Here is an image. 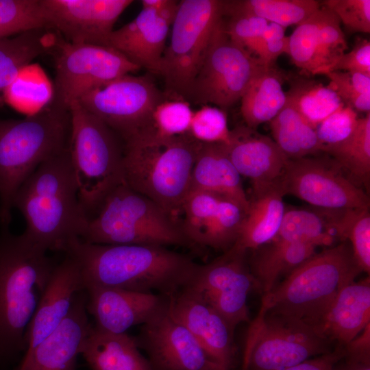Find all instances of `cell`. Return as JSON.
<instances>
[{
	"label": "cell",
	"instance_id": "cell-5",
	"mask_svg": "<svg viewBox=\"0 0 370 370\" xmlns=\"http://www.w3.org/2000/svg\"><path fill=\"white\" fill-rule=\"evenodd\" d=\"M123 144L125 184L179 222L201 143L188 134L164 138L148 132Z\"/></svg>",
	"mask_w": 370,
	"mask_h": 370
},
{
	"label": "cell",
	"instance_id": "cell-10",
	"mask_svg": "<svg viewBox=\"0 0 370 370\" xmlns=\"http://www.w3.org/2000/svg\"><path fill=\"white\" fill-rule=\"evenodd\" d=\"M333 349L332 344L306 323L259 312L247 333L243 368L284 370Z\"/></svg>",
	"mask_w": 370,
	"mask_h": 370
},
{
	"label": "cell",
	"instance_id": "cell-38",
	"mask_svg": "<svg viewBox=\"0 0 370 370\" xmlns=\"http://www.w3.org/2000/svg\"><path fill=\"white\" fill-rule=\"evenodd\" d=\"M323 15V8L321 5L288 36L287 54L297 67L311 75H314L316 70L318 36Z\"/></svg>",
	"mask_w": 370,
	"mask_h": 370
},
{
	"label": "cell",
	"instance_id": "cell-27",
	"mask_svg": "<svg viewBox=\"0 0 370 370\" xmlns=\"http://www.w3.org/2000/svg\"><path fill=\"white\" fill-rule=\"evenodd\" d=\"M277 183L253 189L238 238L232 247L242 251L256 250L275 236L286 209Z\"/></svg>",
	"mask_w": 370,
	"mask_h": 370
},
{
	"label": "cell",
	"instance_id": "cell-26",
	"mask_svg": "<svg viewBox=\"0 0 370 370\" xmlns=\"http://www.w3.org/2000/svg\"><path fill=\"white\" fill-rule=\"evenodd\" d=\"M193 190L220 195L238 204L245 212L249 209L241 175L223 144L201 143L191 174L190 190Z\"/></svg>",
	"mask_w": 370,
	"mask_h": 370
},
{
	"label": "cell",
	"instance_id": "cell-44",
	"mask_svg": "<svg viewBox=\"0 0 370 370\" xmlns=\"http://www.w3.org/2000/svg\"><path fill=\"white\" fill-rule=\"evenodd\" d=\"M229 16L227 23H223L230 38L257 58L262 36L269 22L247 14H235Z\"/></svg>",
	"mask_w": 370,
	"mask_h": 370
},
{
	"label": "cell",
	"instance_id": "cell-31",
	"mask_svg": "<svg viewBox=\"0 0 370 370\" xmlns=\"http://www.w3.org/2000/svg\"><path fill=\"white\" fill-rule=\"evenodd\" d=\"M273 140L288 160L299 159L322 151L315 130L299 114L291 102H286L270 121Z\"/></svg>",
	"mask_w": 370,
	"mask_h": 370
},
{
	"label": "cell",
	"instance_id": "cell-16",
	"mask_svg": "<svg viewBox=\"0 0 370 370\" xmlns=\"http://www.w3.org/2000/svg\"><path fill=\"white\" fill-rule=\"evenodd\" d=\"M151 370H221L189 330L170 313L166 304L142 325L136 337Z\"/></svg>",
	"mask_w": 370,
	"mask_h": 370
},
{
	"label": "cell",
	"instance_id": "cell-24",
	"mask_svg": "<svg viewBox=\"0 0 370 370\" xmlns=\"http://www.w3.org/2000/svg\"><path fill=\"white\" fill-rule=\"evenodd\" d=\"M370 324V280L345 286L314 329L335 346L345 347Z\"/></svg>",
	"mask_w": 370,
	"mask_h": 370
},
{
	"label": "cell",
	"instance_id": "cell-37",
	"mask_svg": "<svg viewBox=\"0 0 370 370\" xmlns=\"http://www.w3.org/2000/svg\"><path fill=\"white\" fill-rule=\"evenodd\" d=\"M49 29L40 0H0V39Z\"/></svg>",
	"mask_w": 370,
	"mask_h": 370
},
{
	"label": "cell",
	"instance_id": "cell-32",
	"mask_svg": "<svg viewBox=\"0 0 370 370\" xmlns=\"http://www.w3.org/2000/svg\"><path fill=\"white\" fill-rule=\"evenodd\" d=\"M46 29H34L0 39V106L7 88L21 72L45 53Z\"/></svg>",
	"mask_w": 370,
	"mask_h": 370
},
{
	"label": "cell",
	"instance_id": "cell-7",
	"mask_svg": "<svg viewBox=\"0 0 370 370\" xmlns=\"http://www.w3.org/2000/svg\"><path fill=\"white\" fill-rule=\"evenodd\" d=\"M79 239L101 245L192 246L179 222L125 183L114 188L88 219Z\"/></svg>",
	"mask_w": 370,
	"mask_h": 370
},
{
	"label": "cell",
	"instance_id": "cell-11",
	"mask_svg": "<svg viewBox=\"0 0 370 370\" xmlns=\"http://www.w3.org/2000/svg\"><path fill=\"white\" fill-rule=\"evenodd\" d=\"M223 23V20L213 35L186 97L188 101L229 108L241 99L264 66L230 38Z\"/></svg>",
	"mask_w": 370,
	"mask_h": 370
},
{
	"label": "cell",
	"instance_id": "cell-19",
	"mask_svg": "<svg viewBox=\"0 0 370 370\" xmlns=\"http://www.w3.org/2000/svg\"><path fill=\"white\" fill-rule=\"evenodd\" d=\"M85 288L79 264L65 254L62 261L53 269L27 328L25 352L35 347L62 323L69 314L77 295Z\"/></svg>",
	"mask_w": 370,
	"mask_h": 370
},
{
	"label": "cell",
	"instance_id": "cell-9",
	"mask_svg": "<svg viewBox=\"0 0 370 370\" xmlns=\"http://www.w3.org/2000/svg\"><path fill=\"white\" fill-rule=\"evenodd\" d=\"M224 1L182 0L172 23L159 75L167 92L186 99L217 27Z\"/></svg>",
	"mask_w": 370,
	"mask_h": 370
},
{
	"label": "cell",
	"instance_id": "cell-34",
	"mask_svg": "<svg viewBox=\"0 0 370 370\" xmlns=\"http://www.w3.org/2000/svg\"><path fill=\"white\" fill-rule=\"evenodd\" d=\"M286 98L302 118L314 129L343 104L330 86L312 79H293Z\"/></svg>",
	"mask_w": 370,
	"mask_h": 370
},
{
	"label": "cell",
	"instance_id": "cell-48",
	"mask_svg": "<svg viewBox=\"0 0 370 370\" xmlns=\"http://www.w3.org/2000/svg\"><path fill=\"white\" fill-rule=\"evenodd\" d=\"M285 27L269 22L262 36L257 59L264 66H274L278 56L288 53V36H285Z\"/></svg>",
	"mask_w": 370,
	"mask_h": 370
},
{
	"label": "cell",
	"instance_id": "cell-3",
	"mask_svg": "<svg viewBox=\"0 0 370 370\" xmlns=\"http://www.w3.org/2000/svg\"><path fill=\"white\" fill-rule=\"evenodd\" d=\"M56 264L23 234L0 232V365L26 351L25 335Z\"/></svg>",
	"mask_w": 370,
	"mask_h": 370
},
{
	"label": "cell",
	"instance_id": "cell-13",
	"mask_svg": "<svg viewBox=\"0 0 370 370\" xmlns=\"http://www.w3.org/2000/svg\"><path fill=\"white\" fill-rule=\"evenodd\" d=\"M55 57L54 97L70 110L83 96L113 79L140 69L116 49L63 40Z\"/></svg>",
	"mask_w": 370,
	"mask_h": 370
},
{
	"label": "cell",
	"instance_id": "cell-29",
	"mask_svg": "<svg viewBox=\"0 0 370 370\" xmlns=\"http://www.w3.org/2000/svg\"><path fill=\"white\" fill-rule=\"evenodd\" d=\"M316 248L304 243L273 241L256 251L249 266L258 291L262 295L271 291L280 277L312 256Z\"/></svg>",
	"mask_w": 370,
	"mask_h": 370
},
{
	"label": "cell",
	"instance_id": "cell-54",
	"mask_svg": "<svg viewBox=\"0 0 370 370\" xmlns=\"http://www.w3.org/2000/svg\"><path fill=\"white\" fill-rule=\"evenodd\" d=\"M242 370H248V369L245 368H243Z\"/></svg>",
	"mask_w": 370,
	"mask_h": 370
},
{
	"label": "cell",
	"instance_id": "cell-52",
	"mask_svg": "<svg viewBox=\"0 0 370 370\" xmlns=\"http://www.w3.org/2000/svg\"><path fill=\"white\" fill-rule=\"evenodd\" d=\"M344 348L347 354L370 357V324Z\"/></svg>",
	"mask_w": 370,
	"mask_h": 370
},
{
	"label": "cell",
	"instance_id": "cell-53",
	"mask_svg": "<svg viewBox=\"0 0 370 370\" xmlns=\"http://www.w3.org/2000/svg\"><path fill=\"white\" fill-rule=\"evenodd\" d=\"M332 370H370V357H359L345 353Z\"/></svg>",
	"mask_w": 370,
	"mask_h": 370
},
{
	"label": "cell",
	"instance_id": "cell-1",
	"mask_svg": "<svg viewBox=\"0 0 370 370\" xmlns=\"http://www.w3.org/2000/svg\"><path fill=\"white\" fill-rule=\"evenodd\" d=\"M64 252L75 259L85 286L170 295L186 286L199 264L166 247L101 245L72 240Z\"/></svg>",
	"mask_w": 370,
	"mask_h": 370
},
{
	"label": "cell",
	"instance_id": "cell-21",
	"mask_svg": "<svg viewBox=\"0 0 370 370\" xmlns=\"http://www.w3.org/2000/svg\"><path fill=\"white\" fill-rule=\"evenodd\" d=\"M86 291L76 297L62 323L35 347L25 353L17 370H75L77 356L92 324L86 308Z\"/></svg>",
	"mask_w": 370,
	"mask_h": 370
},
{
	"label": "cell",
	"instance_id": "cell-6",
	"mask_svg": "<svg viewBox=\"0 0 370 370\" xmlns=\"http://www.w3.org/2000/svg\"><path fill=\"white\" fill-rule=\"evenodd\" d=\"M362 272L347 241L315 253L262 295L259 312L302 321L313 328L338 292Z\"/></svg>",
	"mask_w": 370,
	"mask_h": 370
},
{
	"label": "cell",
	"instance_id": "cell-41",
	"mask_svg": "<svg viewBox=\"0 0 370 370\" xmlns=\"http://www.w3.org/2000/svg\"><path fill=\"white\" fill-rule=\"evenodd\" d=\"M321 6L323 8V15L319 31L314 75H320L345 53L347 49L340 20L330 9Z\"/></svg>",
	"mask_w": 370,
	"mask_h": 370
},
{
	"label": "cell",
	"instance_id": "cell-30",
	"mask_svg": "<svg viewBox=\"0 0 370 370\" xmlns=\"http://www.w3.org/2000/svg\"><path fill=\"white\" fill-rule=\"evenodd\" d=\"M283 79L274 66H264L253 78L241 99V112L247 127L256 130L282 109L286 102Z\"/></svg>",
	"mask_w": 370,
	"mask_h": 370
},
{
	"label": "cell",
	"instance_id": "cell-45",
	"mask_svg": "<svg viewBox=\"0 0 370 370\" xmlns=\"http://www.w3.org/2000/svg\"><path fill=\"white\" fill-rule=\"evenodd\" d=\"M358 119L356 110L343 103L323 120L314 129L323 149L347 139L355 131Z\"/></svg>",
	"mask_w": 370,
	"mask_h": 370
},
{
	"label": "cell",
	"instance_id": "cell-43",
	"mask_svg": "<svg viewBox=\"0 0 370 370\" xmlns=\"http://www.w3.org/2000/svg\"><path fill=\"white\" fill-rule=\"evenodd\" d=\"M225 112L220 108L202 105L193 112L188 134L202 143L227 144L230 138Z\"/></svg>",
	"mask_w": 370,
	"mask_h": 370
},
{
	"label": "cell",
	"instance_id": "cell-8",
	"mask_svg": "<svg viewBox=\"0 0 370 370\" xmlns=\"http://www.w3.org/2000/svg\"><path fill=\"white\" fill-rule=\"evenodd\" d=\"M69 153L81 206L88 219L125 183L123 144L117 134L77 102L70 107Z\"/></svg>",
	"mask_w": 370,
	"mask_h": 370
},
{
	"label": "cell",
	"instance_id": "cell-12",
	"mask_svg": "<svg viewBox=\"0 0 370 370\" xmlns=\"http://www.w3.org/2000/svg\"><path fill=\"white\" fill-rule=\"evenodd\" d=\"M164 98L149 77L127 74L94 89L77 103L112 129L123 143L151 131L152 112Z\"/></svg>",
	"mask_w": 370,
	"mask_h": 370
},
{
	"label": "cell",
	"instance_id": "cell-42",
	"mask_svg": "<svg viewBox=\"0 0 370 370\" xmlns=\"http://www.w3.org/2000/svg\"><path fill=\"white\" fill-rule=\"evenodd\" d=\"M323 75L330 79V86L345 106L369 112L370 75L345 71L327 72Z\"/></svg>",
	"mask_w": 370,
	"mask_h": 370
},
{
	"label": "cell",
	"instance_id": "cell-14",
	"mask_svg": "<svg viewBox=\"0 0 370 370\" xmlns=\"http://www.w3.org/2000/svg\"><path fill=\"white\" fill-rule=\"evenodd\" d=\"M247 252L231 247L206 264H199L187 285L197 291L234 330L249 322L247 304L249 294L258 290L247 261Z\"/></svg>",
	"mask_w": 370,
	"mask_h": 370
},
{
	"label": "cell",
	"instance_id": "cell-25",
	"mask_svg": "<svg viewBox=\"0 0 370 370\" xmlns=\"http://www.w3.org/2000/svg\"><path fill=\"white\" fill-rule=\"evenodd\" d=\"M353 209L286 210L278 233L271 241L299 242L315 247L345 241Z\"/></svg>",
	"mask_w": 370,
	"mask_h": 370
},
{
	"label": "cell",
	"instance_id": "cell-28",
	"mask_svg": "<svg viewBox=\"0 0 370 370\" xmlns=\"http://www.w3.org/2000/svg\"><path fill=\"white\" fill-rule=\"evenodd\" d=\"M92 370H151L134 338L92 325L80 354Z\"/></svg>",
	"mask_w": 370,
	"mask_h": 370
},
{
	"label": "cell",
	"instance_id": "cell-15",
	"mask_svg": "<svg viewBox=\"0 0 370 370\" xmlns=\"http://www.w3.org/2000/svg\"><path fill=\"white\" fill-rule=\"evenodd\" d=\"M281 193L325 209H369L367 195L323 160H288L277 182Z\"/></svg>",
	"mask_w": 370,
	"mask_h": 370
},
{
	"label": "cell",
	"instance_id": "cell-50",
	"mask_svg": "<svg viewBox=\"0 0 370 370\" xmlns=\"http://www.w3.org/2000/svg\"><path fill=\"white\" fill-rule=\"evenodd\" d=\"M345 354V348L335 346L326 354L310 358L284 370H332L336 363Z\"/></svg>",
	"mask_w": 370,
	"mask_h": 370
},
{
	"label": "cell",
	"instance_id": "cell-33",
	"mask_svg": "<svg viewBox=\"0 0 370 370\" xmlns=\"http://www.w3.org/2000/svg\"><path fill=\"white\" fill-rule=\"evenodd\" d=\"M321 8L315 0L224 1L223 16L247 14L284 27L299 25Z\"/></svg>",
	"mask_w": 370,
	"mask_h": 370
},
{
	"label": "cell",
	"instance_id": "cell-18",
	"mask_svg": "<svg viewBox=\"0 0 370 370\" xmlns=\"http://www.w3.org/2000/svg\"><path fill=\"white\" fill-rule=\"evenodd\" d=\"M166 297L172 316L189 330L213 362L221 370H230L236 350L234 330L225 319L188 286Z\"/></svg>",
	"mask_w": 370,
	"mask_h": 370
},
{
	"label": "cell",
	"instance_id": "cell-39",
	"mask_svg": "<svg viewBox=\"0 0 370 370\" xmlns=\"http://www.w3.org/2000/svg\"><path fill=\"white\" fill-rule=\"evenodd\" d=\"M223 198L206 191H189L183 204L182 214L184 217L180 224L192 246H198L204 229Z\"/></svg>",
	"mask_w": 370,
	"mask_h": 370
},
{
	"label": "cell",
	"instance_id": "cell-23",
	"mask_svg": "<svg viewBox=\"0 0 370 370\" xmlns=\"http://www.w3.org/2000/svg\"><path fill=\"white\" fill-rule=\"evenodd\" d=\"M170 25L153 10L143 8L131 22L113 30L107 46L140 69L159 75Z\"/></svg>",
	"mask_w": 370,
	"mask_h": 370
},
{
	"label": "cell",
	"instance_id": "cell-20",
	"mask_svg": "<svg viewBox=\"0 0 370 370\" xmlns=\"http://www.w3.org/2000/svg\"><path fill=\"white\" fill-rule=\"evenodd\" d=\"M86 308L95 327L112 333H125L144 324L166 304V296L92 284L86 285Z\"/></svg>",
	"mask_w": 370,
	"mask_h": 370
},
{
	"label": "cell",
	"instance_id": "cell-40",
	"mask_svg": "<svg viewBox=\"0 0 370 370\" xmlns=\"http://www.w3.org/2000/svg\"><path fill=\"white\" fill-rule=\"evenodd\" d=\"M193 112L190 102L182 98H164L152 112L151 132L164 138L188 134Z\"/></svg>",
	"mask_w": 370,
	"mask_h": 370
},
{
	"label": "cell",
	"instance_id": "cell-22",
	"mask_svg": "<svg viewBox=\"0 0 370 370\" xmlns=\"http://www.w3.org/2000/svg\"><path fill=\"white\" fill-rule=\"evenodd\" d=\"M223 145L239 174L251 180L253 189L277 183L288 160L273 140L247 125L231 130L229 143Z\"/></svg>",
	"mask_w": 370,
	"mask_h": 370
},
{
	"label": "cell",
	"instance_id": "cell-36",
	"mask_svg": "<svg viewBox=\"0 0 370 370\" xmlns=\"http://www.w3.org/2000/svg\"><path fill=\"white\" fill-rule=\"evenodd\" d=\"M245 211L236 203L223 198L204 229L198 246L224 251L236 241Z\"/></svg>",
	"mask_w": 370,
	"mask_h": 370
},
{
	"label": "cell",
	"instance_id": "cell-46",
	"mask_svg": "<svg viewBox=\"0 0 370 370\" xmlns=\"http://www.w3.org/2000/svg\"><path fill=\"white\" fill-rule=\"evenodd\" d=\"M347 241L351 243L354 258L362 271L370 272V214L369 209L354 210L349 223Z\"/></svg>",
	"mask_w": 370,
	"mask_h": 370
},
{
	"label": "cell",
	"instance_id": "cell-35",
	"mask_svg": "<svg viewBox=\"0 0 370 370\" xmlns=\"http://www.w3.org/2000/svg\"><path fill=\"white\" fill-rule=\"evenodd\" d=\"M322 151L332 156L337 165L354 177L367 184L370 175V112L358 119L355 131L347 139L324 147Z\"/></svg>",
	"mask_w": 370,
	"mask_h": 370
},
{
	"label": "cell",
	"instance_id": "cell-2",
	"mask_svg": "<svg viewBox=\"0 0 370 370\" xmlns=\"http://www.w3.org/2000/svg\"><path fill=\"white\" fill-rule=\"evenodd\" d=\"M23 215V234L45 251H64L80 238L88 218L79 200L69 147L42 162L23 183L12 203Z\"/></svg>",
	"mask_w": 370,
	"mask_h": 370
},
{
	"label": "cell",
	"instance_id": "cell-49",
	"mask_svg": "<svg viewBox=\"0 0 370 370\" xmlns=\"http://www.w3.org/2000/svg\"><path fill=\"white\" fill-rule=\"evenodd\" d=\"M345 71L370 75V42L359 38L353 49L344 53L338 60L323 71L320 75L327 72Z\"/></svg>",
	"mask_w": 370,
	"mask_h": 370
},
{
	"label": "cell",
	"instance_id": "cell-17",
	"mask_svg": "<svg viewBox=\"0 0 370 370\" xmlns=\"http://www.w3.org/2000/svg\"><path fill=\"white\" fill-rule=\"evenodd\" d=\"M49 29L74 44L107 46L114 25L132 0H40ZM108 47V46H107Z\"/></svg>",
	"mask_w": 370,
	"mask_h": 370
},
{
	"label": "cell",
	"instance_id": "cell-4",
	"mask_svg": "<svg viewBox=\"0 0 370 370\" xmlns=\"http://www.w3.org/2000/svg\"><path fill=\"white\" fill-rule=\"evenodd\" d=\"M71 112L52 100L23 119L0 120V225L9 229L14 196L45 160L69 147Z\"/></svg>",
	"mask_w": 370,
	"mask_h": 370
},
{
	"label": "cell",
	"instance_id": "cell-47",
	"mask_svg": "<svg viewBox=\"0 0 370 370\" xmlns=\"http://www.w3.org/2000/svg\"><path fill=\"white\" fill-rule=\"evenodd\" d=\"M321 5L333 12L348 32H370V0H327Z\"/></svg>",
	"mask_w": 370,
	"mask_h": 370
},
{
	"label": "cell",
	"instance_id": "cell-51",
	"mask_svg": "<svg viewBox=\"0 0 370 370\" xmlns=\"http://www.w3.org/2000/svg\"><path fill=\"white\" fill-rule=\"evenodd\" d=\"M179 2L173 0H143L141 4L143 8L153 10L172 25L178 10Z\"/></svg>",
	"mask_w": 370,
	"mask_h": 370
}]
</instances>
